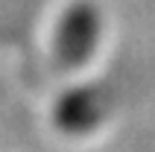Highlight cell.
<instances>
[{"label": "cell", "mask_w": 155, "mask_h": 152, "mask_svg": "<svg viewBox=\"0 0 155 152\" xmlns=\"http://www.w3.org/2000/svg\"><path fill=\"white\" fill-rule=\"evenodd\" d=\"M97 38V15L94 9L79 3L64 15L59 26V35H56V56H59L61 64H73V61H82L91 50V44Z\"/></svg>", "instance_id": "1"}, {"label": "cell", "mask_w": 155, "mask_h": 152, "mask_svg": "<svg viewBox=\"0 0 155 152\" xmlns=\"http://www.w3.org/2000/svg\"><path fill=\"white\" fill-rule=\"evenodd\" d=\"M97 120V94L91 91H76L59 105V123L68 129H82Z\"/></svg>", "instance_id": "2"}]
</instances>
